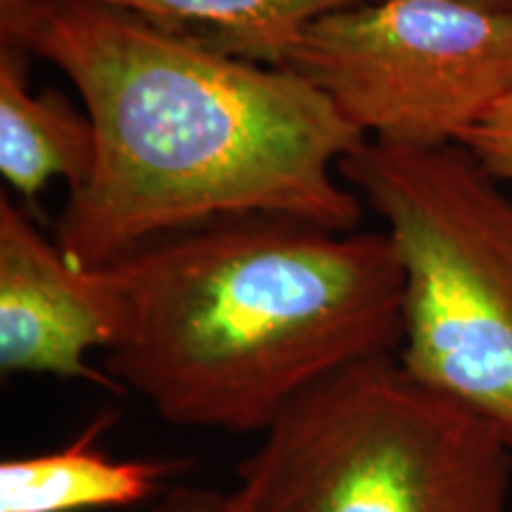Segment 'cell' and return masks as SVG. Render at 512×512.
I'll list each match as a JSON object with an SVG mask.
<instances>
[{
  "label": "cell",
  "mask_w": 512,
  "mask_h": 512,
  "mask_svg": "<svg viewBox=\"0 0 512 512\" xmlns=\"http://www.w3.org/2000/svg\"><path fill=\"white\" fill-rule=\"evenodd\" d=\"M124 12L242 60L287 67L299 36L325 12L366 0H48Z\"/></svg>",
  "instance_id": "9"
},
{
  "label": "cell",
  "mask_w": 512,
  "mask_h": 512,
  "mask_svg": "<svg viewBox=\"0 0 512 512\" xmlns=\"http://www.w3.org/2000/svg\"><path fill=\"white\" fill-rule=\"evenodd\" d=\"M147 512H245L235 501L233 491H216L207 486H171L159 494Z\"/></svg>",
  "instance_id": "11"
},
{
  "label": "cell",
  "mask_w": 512,
  "mask_h": 512,
  "mask_svg": "<svg viewBox=\"0 0 512 512\" xmlns=\"http://www.w3.org/2000/svg\"><path fill=\"white\" fill-rule=\"evenodd\" d=\"M95 159V131L88 114L62 95L31 93L27 53L0 46V174L24 202H34L48 183L69 188L88 176Z\"/></svg>",
  "instance_id": "8"
},
{
  "label": "cell",
  "mask_w": 512,
  "mask_h": 512,
  "mask_svg": "<svg viewBox=\"0 0 512 512\" xmlns=\"http://www.w3.org/2000/svg\"><path fill=\"white\" fill-rule=\"evenodd\" d=\"M463 3H472L479 5V8L496 12H512V0H463Z\"/></svg>",
  "instance_id": "12"
},
{
  "label": "cell",
  "mask_w": 512,
  "mask_h": 512,
  "mask_svg": "<svg viewBox=\"0 0 512 512\" xmlns=\"http://www.w3.org/2000/svg\"><path fill=\"white\" fill-rule=\"evenodd\" d=\"M0 3H8V0H0Z\"/></svg>",
  "instance_id": "13"
},
{
  "label": "cell",
  "mask_w": 512,
  "mask_h": 512,
  "mask_svg": "<svg viewBox=\"0 0 512 512\" xmlns=\"http://www.w3.org/2000/svg\"><path fill=\"white\" fill-rule=\"evenodd\" d=\"M460 145L467 147L491 176L512 183V93L498 100L465 133Z\"/></svg>",
  "instance_id": "10"
},
{
  "label": "cell",
  "mask_w": 512,
  "mask_h": 512,
  "mask_svg": "<svg viewBox=\"0 0 512 512\" xmlns=\"http://www.w3.org/2000/svg\"><path fill=\"white\" fill-rule=\"evenodd\" d=\"M287 67L363 136L453 145L512 93V12L463 0H366L313 19Z\"/></svg>",
  "instance_id": "5"
},
{
  "label": "cell",
  "mask_w": 512,
  "mask_h": 512,
  "mask_svg": "<svg viewBox=\"0 0 512 512\" xmlns=\"http://www.w3.org/2000/svg\"><path fill=\"white\" fill-rule=\"evenodd\" d=\"M339 178L399 254L401 366L512 448V197L460 143L368 138L339 162Z\"/></svg>",
  "instance_id": "4"
},
{
  "label": "cell",
  "mask_w": 512,
  "mask_h": 512,
  "mask_svg": "<svg viewBox=\"0 0 512 512\" xmlns=\"http://www.w3.org/2000/svg\"><path fill=\"white\" fill-rule=\"evenodd\" d=\"M114 413H102L72 444L0 463V512H86L133 508L159 494L183 470L181 460H114L98 437L110 430Z\"/></svg>",
  "instance_id": "7"
},
{
  "label": "cell",
  "mask_w": 512,
  "mask_h": 512,
  "mask_svg": "<svg viewBox=\"0 0 512 512\" xmlns=\"http://www.w3.org/2000/svg\"><path fill=\"white\" fill-rule=\"evenodd\" d=\"M126 306L110 268H81L24 209L0 195V370L124 392L93 351L124 337Z\"/></svg>",
  "instance_id": "6"
},
{
  "label": "cell",
  "mask_w": 512,
  "mask_h": 512,
  "mask_svg": "<svg viewBox=\"0 0 512 512\" xmlns=\"http://www.w3.org/2000/svg\"><path fill=\"white\" fill-rule=\"evenodd\" d=\"M238 465L245 512H512V448L399 356L297 396Z\"/></svg>",
  "instance_id": "3"
},
{
  "label": "cell",
  "mask_w": 512,
  "mask_h": 512,
  "mask_svg": "<svg viewBox=\"0 0 512 512\" xmlns=\"http://www.w3.org/2000/svg\"><path fill=\"white\" fill-rule=\"evenodd\" d=\"M0 36L55 64L91 117L93 166L55 221L72 264L112 266L147 242L233 216L361 223L366 204L335 174L368 136L294 69L79 3H0Z\"/></svg>",
  "instance_id": "1"
},
{
  "label": "cell",
  "mask_w": 512,
  "mask_h": 512,
  "mask_svg": "<svg viewBox=\"0 0 512 512\" xmlns=\"http://www.w3.org/2000/svg\"><path fill=\"white\" fill-rule=\"evenodd\" d=\"M105 268L126 306L105 373L176 427L261 434L313 384L401 347L403 273L384 230L233 216Z\"/></svg>",
  "instance_id": "2"
}]
</instances>
